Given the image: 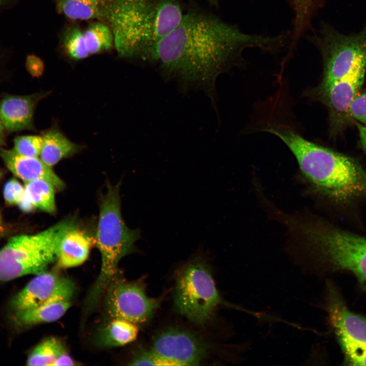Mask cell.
<instances>
[{
	"mask_svg": "<svg viewBox=\"0 0 366 366\" xmlns=\"http://www.w3.org/2000/svg\"><path fill=\"white\" fill-rule=\"evenodd\" d=\"M89 55L110 50L114 46V36L108 24L99 20L90 23L84 32Z\"/></svg>",
	"mask_w": 366,
	"mask_h": 366,
	"instance_id": "cell-22",
	"label": "cell"
},
{
	"mask_svg": "<svg viewBox=\"0 0 366 366\" xmlns=\"http://www.w3.org/2000/svg\"><path fill=\"white\" fill-rule=\"evenodd\" d=\"M317 0H292L295 12L294 26L299 29L308 25Z\"/></svg>",
	"mask_w": 366,
	"mask_h": 366,
	"instance_id": "cell-26",
	"label": "cell"
},
{
	"mask_svg": "<svg viewBox=\"0 0 366 366\" xmlns=\"http://www.w3.org/2000/svg\"><path fill=\"white\" fill-rule=\"evenodd\" d=\"M366 72V59L358 64L347 75L324 86L306 90L308 97L323 103L328 109L330 134H337L350 122V105L361 87Z\"/></svg>",
	"mask_w": 366,
	"mask_h": 366,
	"instance_id": "cell-11",
	"label": "cell"
},
{
	"mask_svg": "<svg viewBox=\"0 0 366 366\" xmlns=\"http://www.w3.org/2000/svg\"><path fill=\"white\" fill-rule=\"evenodd\" d=\"M5 0H0V6L3 4Z\"/></svg>",
	"mask_w": 366,
	"mask_h": 366,
	"instance_id": "cell-35",
	"label": "cell"
},
{
	"mask_svg": "<svg viewBox=\"0 0 366 366\" xmlns=\"http://www.w3.org/2000/svg\"><path fill=\"white\" fill-rule=\"evenodd\" d=\"M140 236L139 230L129 229L122 218L119 186L109 185L102 200L97 232L101 266L87 298L88 309L94 307L115 278L119 262L134 251Z\"/></svg>",
	"mask_w": 366,
	"mask_h": 366,
	"instance_id": "cell-4",
	"label": "cell"
},
{
	"mask_svg": "<svg viewBox=\"0 0 366 366\" xmlns=\"http://www.w3.org/2000/svg\"><path fill=\"white\" fill-rule=\"evenodd\" d=\"M73 281L50 300L34 309L13 313L11 320L18 327H25L36 324L55 321L60 318L71 305L75 291Z\"/></svg>",
	"mask_w": 366,
	"mask_h": 366,
	"instance_id": "cell-15",
	"label": "cell"
},
{
	"mask_svg": "<svg viewBox=\"0 0 366 366\" xmlns=\"http://www.w3.org/2000/svg\"><path fill=\"white\" fill-rule=\"evenodd\" d=\"M318 44L324 63L323 78L318 85L324 86L347 75L366 59V26L351 35L325 26L318 38Z\"/></svg>",
	"mask_w": 366,
	"mask_h": 366,
	"instance_id": "cell-8",
	"label": "cell"
},
{
	"mask_svg": "<svg viewBox=\"0 0 366 366\" xmlns=\"http://www.w3.org/2000/svg\"><path fill=\"white\" fill-rule=\"evenodd\" d=\"M1 176H2V173H1V171H0V178H1Z\"/></svg>",
	"mask_w": 366,
	"mask_h": 366,
	"instance_id": "cell-37",
	"label": "cell"
},
{
	"mask_svg": "<svg viewBox=\"0 0 366 366\" xmlns=\"http://www.w3.org/2000/svg\"><path fill=\"white\" fill-rule=\"evenodd\" d=\"M24 192V187L16 178L8 180L5 184L3 196L5 202L10 205L19 203Z\"/></svg>",
	"mask_w": 366,
	"mask_h": 366,
	"instance_id": "cell-28",
	"label": "cell"
},
{
	"mask_svg": "<svg viewBox=\"0 0 366 366\" xmlns=\"http://www.w3.org/2000/svg\"><path fill=\"white\" fill-rule=\"evenodd\" d=\"M12 148L17 154L26 157H38L41 152L42 138L38 135L19 136L13 140Z\"/></svg>",
	"mask_w": 366,
	"mask_h": 366,
	"instance_id": "cell-25",
	"label": "cell"
},
{
	"mask_svg": "<svg viewBox=\"0 0 366 366\" xmlns=\"http://www.w3.org/2000/svg\"><path fill=\"white\" fill-rule=\"evenodd\" d=\"M90 242L85 234L74 225L64 235L59 247L57 266L68 268L83 263L88 257Z\"/></svg>",
	"mask_w": 366,
	"mask_h": 366,
	"instance_id": "cell-17",
	"label": "cell"
},
{
	"mask_svg": "<svg viewBox=\"0 0 366 366\" xmlns=\"http://www.w3.org/2000/svg\"><path fill=\"white\" fill-rule=\"evenodd\" d=\"M184 14L178 0H114L100 6L119 57L145 60L150 48L177 27Z\"/></svg>",
	"mask_w": 366,
	"mask_h": 366,
	"instance_id": "cell-2",
	"label": "cell"
},
{
	"mask_svg": "<svg viewBox=\"0 0 366 366\" xmlns=\"http://www.w3.org/2000/svg\"><path fill=\"white\" fill-rule=\"evenodd\" d=\"M49 92L17 96L8 95L0 101V117L8 132L34 130V114L39 102Z\"/></svg>",
	"mask_w": 366,
	"mask_h": 366,
	"instance_id": "cell-14",
	"label": "cell"
},
{
	"mask_svg": "<svg viewBox=\"0 0 366 366\" xmlns=\"http://www.w3.org/2000/svg\"><path fill=\"white\" fill-rule=\"evenodd\" d=\"M25 65L28 72L34 77H38L43 73L44 63L40 57L34 54L27 56Z\"/></svg>",
	"mask_w": 366,
	"mask_h": 366,
	"instance_id": "cell-30",
	"label": "cell"
},
{
	"mask_svg": "<svg viewBox=\"0 0 366 366\" xmlns=\"http://www.w3.org/2000/svg\"><path fill=\"white\" fill-rule=\"evenodd\" d=\"M113 1L114 0H98L100 6L108 3Z\"/></svg>",
	"mask_w": 366,
	"mask_h": 366,
	"instance_id": "cell-34",
	"label": "cell"
},
{
	"mask_svg": "<svg viewBox=\"0 0 366 366\" xmlns=\"http://www.w3.org/2000/svg\"><path fill=\"white\" fill-rule=\"evenodd\" d=\"M40 159L52 167L64 158L77 152L81 146L71 141L58 129L52 128L41 133Z\"/></svg>",
	"mask_w": 366,
	"mask_h": 366,
	"instance_id": "cell-19",
	"label": "cell"
},
{
	"mask_svg": "<svg viewBox=\"0 0 366 366\" xmlns=\"http://www.w3.org/2000/svg\"><path fill=\"white\" fill-rule=\"evenodd\" d=\"M6 130L0 117V146L6 144L5 132Z\"/></svg>",
	"mask_w": 366,
	"mask_h": 366,
	"instance_id": "cell-32",
	"label": "cell"
},
{
	"mask_svg": "<svg viewBox=\"0 0 366 366\" xmlns=\"http://www.w3.org/2000/svg\"><path fill=\"white\" fill-rule=\"evenodd\" d=\"M348 114L350 118L366 125V93L355 96L350 105Z\"/></svg>",
	"mask_w": 366,
	"mask_h": 366,
	"instance_id": "cell-29",
	"label": "cell"
},
{
	"mask_svg": "<svg viewBox=\"0 0 366 366\" xmlns=\"http://www.w3.org/2000/svg\"><path fill=\"white\" fill-rule=\"evenodd\" d=\"M106 291L105 309L111 318L125 319L137 325L149 321L163 298L148 296L142 280L128 282L115 278Z\"/></svg>",
	"mask_w": 366,
	"mask_h": 366,
	"instance_id": "cell-10",
	"label": "cell"
},
{
	"mask_svg": "<svg viewBox=\"0 0 366 366\" xmlns=\"http://www.w3.org/2000/svg\"><path fill=\"white\" fill-rule=\"evenodd\" d=\"M281 37L249 35L212 14L191 10L173 30L149 50L146 60L158 64L165 80L187 92L202 90L216 105V81L236 64L247 47L265 50L281 45Z\"/></svg>",
	"mask_w": 366,
	"mask_h": 366,
	"instance_id": "cell-1",
	"label": "cell"
},
{
	"mask_svg": "<svg viewBox=\"0 0 366 366\" xmlns=\"http://www.w3.org/2000/svg\"><path fill=\"white\" fill-rule=\"evenodd\" d=\"M100 7L98 0H55L57 12L72 21L98 19Z\"/></svg>",
	"mask_w": 366,
	"mask_h": 366,
	"instance_id": "cell-21",
	"label": "cell"
},
{
	"mask_svg": "<svg viewBox=\"0 0 366 366\" xmlns=\"http://www.w3.org/2000/svg\"><path fill=\"white\" fill-rule=\"evenodd\" d=\"M211 346L199 334L181 327L171 326L154 338L151 350L171 365H199L207 358Z\"/></svg>",
	"mask_w": 366,
	"mask_h": 366,
	"instance_id": "cell-12",
	"label": "cell"
},
{
	"mask_svg": "<svg viewBox=\"0 0 366 366\" xmlns=\"http://www.w3.org/2000/svg\"><path fill=\"white\" fill-rule=\"evenodd\" d=\"M0 157L7 168L25 182L37 179L50 182L55 189L65 187L64 181L55 173L51 167L38 157L20 155L13 149L0 147Z\"/></svg>",
	"mask_w": 366,
	"mask_h": 366,
	"instance_id": "cell-16",
	"label": "cell"
},
{
	"mask_svg": "<svg viewBox=\"0 0 366 366\" xmlns=\"http://www.w3.org/2000/svg\"><path fill=\"white\" fill-rule=\"evenodd\" d=\"M328 286L326 309L345 361L352 365H366V318L347 308Z\"/></svg>",
	"mask_w": 366,
	"mask_h": 366,
	"instance_id": "cell-9",
	"label": "cell"
},
{
	"mask_svg": "<svg viewBox=\"0 0 366 366\" xmlns=\"http://www.w3.org/2000/svg\"><path fill=\"white\" fill-rule=\"evenodd\" d=\"M6 232V227L3 221L2 215L0 211V237L4 236Z\"/></svg>",
	"mask_w": 366,
	"mask_h": 366,
	"instance_id": "cell-33",
	"label": "cell"
},
{
	"mask_svg": "<svg viewBox=\"0 0 366 366\" xmlns=\"http://www.w3.org/2000/svg\"><path fill=\"white\" fill-rule=\"evenodd\" d=\"M307 232L329 268L352 273L366 289V238L340 230Z\"/></svg>",
	"mask_w": 366,
	"mask_h": 366,
	"instance_id": "cell-7",
	"label": "cell"
},
{
	"mask_svg": "<svg viewBox=\"0 0 366 366\" xmlns=\"http://www.w3.org/2000/svg\"><path fill=\"white\" fill-rule=\"evenodd\" d=\"M208 1H211V2H213V1H215L216 0H208Z\"/></svg>",
	"mask_w": 366,
	"mask_h": 366,
	"instance_id": "cell-36",
	"label": "cell"
},
{
	"mask_svg": "<svg viewBox=\"0 0 366 366\" xmlns=\"http://www.w3.org/2000/svg\"><path fill=\"white\" fill-rule=\"evenodd\" d=\"M60 44L65 54L70 59L78 60L89 55L84 32L77 25L67 26L61 35Z\"/></svg>",
	"mask_w": 366,
	"mask_h": 366,
	"instance_id": "cell-24",
	"label": "cell"
},
{
	"mask_svg": "<svg viewBox=\"0 0 366 366\" xmlns=\"http://www.w3.org/2000/svg\"><path fill=\"white\" fill-rule=\"evenodd\" d=\"M130 365H171L165 359L152 350L140 348L134 354L129 363Z\"/></svg>",
	"mask_w": 366,
	"mask_h": 366,
	"instance_id": "cell-27",
	"label": "cell"
},
{
	"mask_svg": "<svg viewBox=\"0 0 366 366\" xmlns=\"http://www.w3.org/2000/svg\"><path fill=\"white\" fill-rule=\"evenodd\" d=\"M263 130L286 145L305 176L330 198L347 202L366 194V170L355 160L308 140L288 127L272 125Z\"/></svg>",
	"mask_w": 366,
	"mask_h": 366,
	"instance_id": "cell-3",
	"label": "cell"
},
{
	"mask_svg": "<svg viewBox=\"0 0 366 366\" xmlns=\"http://www.w3.org/2000/svg\"><path fill=\"white\" fill-rule=\"evenodd\" d=\"M138 332V325L120 318H112L103 329L102 344L107 347H118L134 341Z\"/></svg>",
	"mask_w": 366,
	"mask_h": 366,
	"instance_id": "cell-20",
	"label": "cell"
},
{
	"mask_svg": "<svg viewBox=\"0 0 366 366\" xmlns=\"http://www.w3.org/2000/svg\"><path fill=\"white\" fill-rule=\"evenodd\" d=\"M75 225L73 220H63L42 232L11 237L0 249V282L46 270L56 260L60 242Z\"/></svg>",
	"mask_w": 366,
	"mask_h": 366,
	"instance_id": "cell-5",
	"label": "cell"
},
{
	"mask_svg": "<svg viewBox=\"0 0 366 366\" xmlns=\"http://www.w3.org/2000/svg\"><path fill=\"white\" fill-rule=\"evenodd\" d=\"M211 272L207 264L199 257L179 269L175 276L173 296L174 309L177 313L200 325L209 320L221 305L258 316L259 313L225 301L218 291Z\"/></svg>",
	"mask_w": 366,
	"mask_h": 366,
	"instance_id": "cell-6",
	"label": "cell"
},
{
	"mask_svg": "<svg viewBox=\"0 0 366 366\" xmlns=\"http://www.w3.org/2000/svg\"><path fill=\"white\" fill-rule=\"evenodd\" d=\"M36 276L11 300L10 307L13 313L26 311L40 306L72 281L57 273L46 270Z\"/></svg>",
	"mask_w": 366,
	"mask_h": 366,
	"instance_id": "cell-13",
	"label": "cell"
},
{
	"mask_svg": "<svg viewBox=\"0 0 366 366\" xmlns=\"http://www.w3.org/2000/svg\"><path fill=\"white\" fill-rule=\"evenodd\" d=\"M67 352L58 339L48 338L37 345L30 352L27 358L26 364L56 366L58 359Z\"/></svg>",
	"mask_w": 366,
	"mask_h": 366,
	"instance_id": "cell-23",
	"label": "cell"
},
{
	"mask_svg": "<svg viewBox=\"0 0 366 366\" xmlns=\"http://www.w3.org/2000/svg\"><path fill=\"white\" fill-rule=\"evenodd\" d=\"M356 126L358 129L360 141L362 148L366 153V125L357 123Z\"/></svg>",
	"mask_w": 366,
	"mask_h": 366,
	"instance_id": "cell-31",
	"label": "cell"
},
{
	"mask_svg": "<svg viewBox=\"0 0 366 366\" xmlns=\"http://www.w3.org/2000/svg\"><path fill=\"white\" fill-rule=\"evenodd\" d=\"M24 192L18 205L23 212L39 209L53 214L56 211L54 187L49 181L37 179L25 182Z\"/></svg>",
	"mask_w": 366,
	"mask_h": 366,
	"instance_id": "cell-18",
	"label": "cell"
}]
</instances>
